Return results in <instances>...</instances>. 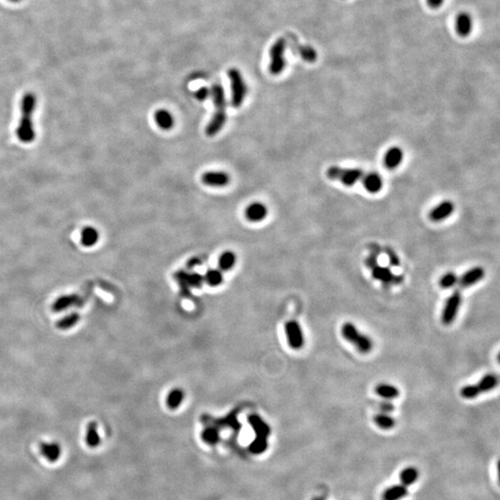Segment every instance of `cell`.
Returning a JSON list of instances; mask_svg holds the SVG:
<instances>
[{"mask_svg": "<svg viewBox=\"0 0 500 500\" xmlns=\"http://www.w3.org/2000/svg\"><path fill=\"white\" fill-rule=\"evenodd\" d=\"M269 210L267 206L263 202H253L245 207L244 217L250 222H261L265 220L268 216Z\"/></svg>", "mask_w": 500, "mask_h": 500, "instance_id": "cell-12", "label": "cell"}, {"mask_svg": "<svg viewBox=\"0 0 500 500\" xmlns=\"http://www.w3.org/2000/svg\"><path fill=\"white\" fill-rule=\"evenodd\" d=\"M409 494V488L402 483L394 484L386 488L382 494L383 500H401Z\"/></svg>", "mask_w": 500, "mask_h": 500, "instance_id": "cell-21", "label": "cell"}, {"mask_svg": "<svg viewBox=\"0 0 500 500\" xmlns=\"http://www.w3.org/2000/svg\"><path fill=\"white\" fill-rule=\"evenodd\" d=\"M40 453L49 462H56L61 456V446L57 442H43L39 445Z\"/></svg>", "mask_w": 500, "mask_h": 500, "instance_id": "cell-17", "label": "cell"}, {"mask_svg": "<svg viewBox=\"0 0 500 500\" xmlns=\"http://www.w3.org/2000/svg\"><path fill=\"white\" fill-rule=\"evenodd\" d=\"M268 447L267 438L257 436L255 440L250 444L249 451L253 454H262Z\"/></svg>", "mask_w": 500, "mask_h": 500, "instance_id": "cell-30", "label": "cell"}, {"mask_svg": "<svg viewBox=\"0 0 500 500\" xmlns=\"http://www.w3.org/2000/svg\"><path fill=\"white\" fill-rule=\"evenodd\" d=\"M183 399V391L179 390V389L172 390L170 393V395L168 396V399H167L168 406L171 409H176L177 407H179V405L182 403Z\"/></svg>", "mask_w": 500, "mask_h": 500, "instance_id": "cell-33", "label": "cell"}, {"mask_svg": "<svg viewBox=\"0 0 500 500\" xmlns=\"http://www.w3.org/2000/svg\"><path fill=\"white\" fill-rule=\"evenodd\" d=\"M8 1H10V2H12V3H19V2H21L22 0H8Z\"/></svg>", "mask_w": 500, "mask_h": 500, "instance_id": "cell-42", "label": "cell"}, {"mask_svg": "<svg viewBox=\"0 0 500 500\" xmlns=\"http://www.w3.org/2000/svg\"><path fill=\"white\" fill-rule=\"evenodd\" d=\"M249 422L252 428L254 429L257 436L265 437V438L268 437L269 434L271 433L270 427L268 426L267 423H265L264 421H263V419L261 417H259L258 415L250 416Z\"/></svg>", "mask_w": 500, "mask_h": 500, "instance_id": "cell-25", "label": "cell"}, {"mask_svg": "<svg viewBox=\"0 0 500 500\" xmlns=\"http://www.w3.org/2000/svg\"><path fill=\"white\" fill-rule=\"evenodd\" d=\"M205 280L209 286L217 287L222 283L223 276H222V274L220 270L212 269V270L207 271V274L205 275Z\"/></svg>", "mask_w": 500, "mask_h": 500, "instance_id": "cell-28", "label": "cell"}, {"mask_svg": "<svg viewBox=\"0 0 500 500\" xmlns=\"http://www.w3.org/2000/svg\"><path fill=\"white\" fill-rule=\"evenodd\" d=\"M78 321H79V315H77L76 313H73V314H70L66 317L63 318L61 322L58 324V326L61 329H69L77 324Z\"/></svg>", "mask_w": 500, "mask_h": 500, "instance_id": "cell-35", "label": "cell"}, {"mask_svg": "<svg viewBox=\"0 0 500 500\" xmlns=\"http://www.w3.org/2000/svg\"><path fill=\"white\" fill-rule=\"evenodd\" d=\"M363 186L371 194H377L384 185L383 178L376 172H371L367 175H363Z\"/></svg>", "mask_w": 500, "mask_h": 500, "instance_id": "cell-19", "label": "cell"}, {"mask_svg": "<svg viewBox=\"0 0 500 500\" xmlns=\"http://www.w3.org/2000/svg\"><path fill=\"white\" fill-rule=\"evenodd\" d=\"M313 500H324V497H316V498H314Z\"/></svg>", "mask_w": 500, "mask_h": 500, "instance_id": "cell-43", "label": "cell"}, {"mask_svg": "<svg viewBox=\"0 0 500 500\" xmlns=\"http://www.w3.org/2000/svg\"><path fill=\"white\" fill-rule=\"evenodd\" d=\"M202 183L209 187H225L231 182V176L228 172L222 171H208L201 176Z\"/></svg>", "mask_w": 500, "mask_h": 500, "instance_id": "cell-10", "label": "cell"}, {"mask_svg": "<svg viewBox=\"0 0 500 500\" xmlns=\"http://www.w3.org/2000/svg\"><path fill=\"white\" fill-rule=\"evenodd\" d=\"M236 263V256L232 251H224L220 256L219 266L220 270L229 271L233 268Z\"/></svg>", "mask_w": 500, "mask_h": 500, "instance_id": "cell-27", "label": "cell"}, {"mask_svg": "<svg viewBox=\"0 0 500 500\" xmlns=\"http://www.w3.org/2000/svg\"><path fill=\"white\" fill-rule=\"evenodd\" d=\"M228 76L231 83V92H232V107L237 109L242 106L244 98L247 94V86L244 82L242 74L237 69H231L228 72Z\"/></svg>", "mask_w": 500, "mask_h": 500, "instance_id": "cell-5", "label": "cell"}, {"mask_svg": "<svg viewBox=\"0 0 500 500\" xmlns=\"http://www.w3.org/2000/svg\"><path fill=\"white\" fill-rule=\"evenodd\" d=\"M379 410L380 412H383V413H389L390 414L391 412H393L396 407L395 405L392 403L391 400H385L384 399V401L379 403Z\"/></svg>", "mask_w": 500, "mask_h": 500, "instance_id": "cell-37", "label": "cell"}, {"mask_svg": "<svg viewBox=\"0 0 500 500\" xmlns=\"http://www.w3.org/2000/svg\"><path fill=\"white\" fill-rule=\"evenodd\" d=\"M445 0H427V4L433 10H437L443 6Z\"/></svg>", "mask_w": 500, "mask_h": 500, "instance_id": "cell-40", "label": "cell"}, {"mask_svg": "<svg viewBox=\"0 0 500 500\" xmlns=\"http://www.w3.org/2000/svg\"><path fill=\"white\" fill-rule=\"evenodd\" d=\"M378 264V256L371 253V255L365 260V265L367 268L372 269L375 265Z\"/></svg>", "mask_w": 500, "mask_h": 500, "instance_id": "cell-39", "label": "cell"}, {"mask_svg": "<svg viewBox=\"0 0 500 500\" xmlns=\"http://www.w3.org/2000/svg\"><path fill=\"white\" fill-rule=\"evenodd\" d=\"M374 392L378 397L385 400H393L400 396V391L397 386L386 383H380L374 388Z\"/></svg>", "mask_w": 500, "mask_h": 500, "instance_id": "cell-20", "label": "cell"}, {"mask_svg": "<svg viewBox=\"0 0 500 500\" xmlns=\"http://www.w3.org/2000/svg\"><path fill=\"white\" fill-rule=\"evenodd\" d=\"M326 175L330 180L339 181L346 186H353L355 183L363 177V171L360 169H350V168H341L338 166H332L328 168L326 171Z\"/></svg>", "mask_w": 500, "mask_h": 500, "instance_id": "cell-6", "label": "cell"}, {"mask_svg": "<svg viewBox=\"0 0 500 500\" xmlns=\"http://www.w3.org/2000/svg\"><path fill=\"white\" fill-rule=\"evenodd\" d=\"M37 96L32 92L25 94L22 99V116L16 132L19 140L22 143L30 144L36 139V130L32 118L37 108Z\"/></svg>", "mask_w": 500, "mask_h": 500, "instance_id": "cell-1", "label": "cell"}, {"mask_svg": "<svg viewBox=\"0 0 500 500\" xmlns=\"http://www.w3.org/2000/svg\"><path fill=\"white\" fill-rule=\"evenodd\" d=\"M99 239V233L98 230L91 226H87L83 229L81 235L82 244L86 247H91L98 243Z\"/></svg>", "mask_w": 500, "mask_h": 500, "instance_id": "cell-24", "label": "cell"}, {"mask_svg": "<svg viewBox=\"0 0 500 500\" xmlns=\"http://www.w3.org/2000/svg\"><path fill=\"white\" fill-rule=\"evenodd\" d=\"M154 120L158 127L163 131H170L174 127L175 119L171 112L166 109H159L154 114Z\"/></svg>", "mask_w": 500, "mask_h": 500, "instance_id": "cell-16", "label": "cell"}, {"mask_svg": "<svg viewBox=\"0 0 500 500\" xmlns=\"http://www.w3.org/2000/svg\"><path fill=\"white\" fill-rule=\"evenodd\" d=\"M499 383L498 376L494 373H487L483 375L480 381L476 384H473V386L475 388L476 393L478 396H480L482 393H487L490 391L494 390V388L497 387Z\"/></svg>", "mask_w": 500, "mask_h": 500, "instance_id": "cell-15", "label": "cell"}, {"mask_svg": "<svg viewBox=\"0 0 500 500\" xmlns=\"http://www.w3.org/2000/svg\"><path fill=\"white\" fill-rule=\"evenodd\" d=\"M287 341L291 348L299 350L304 347L305 337L300 324L296 321H290L286 324Z\"/></svg>", "mask_w": 500, "mask_h": 500, "instance_id": "cell-8", "label": "cell"}, {"mask_svg": "<svg viewBox=\"0 0 500 500\" xmlns=\"http://www.w3.org/2000/svg\"><path fill=\"white\" fill-rule=\"evenodd\" d=\"M420 477V472L417 468L413 466H409L405 469H403L399 473V480L400 483L406 485L409 487V485L414 484L415 482L418 481Z\"/></svg>", "mask_w": 500, "mask_h": 500, "instance_id": "cell-23", "label": "cell"}, {"mask_svg": "<svg viewBox=\"0 0 500 500\" xmlns=\"http://www.w3.org/2000/svg\"><path fill=\"white\" fill-rule=\"evenodd\" d=\"M370 250H371V253L372 254H375L379 256V254L381 253V248L377 244H372L370 245Z\"/></svg>", "mask_w": 500, "mask_h": 500, "instance_id": "cell-41", "label": "cell"}, {"mask_svg": "<svg viewBox=\"0 0 500 500\" xmlns=\"http://www.w3.org/2000/svg\"><path fill=\"white\" fill-rule=\"evenodd\" d=\"M403 157L404 154L400 147H391L384 155V164L385 168L388 170L397 169V167H399V165L401 164Z\"/></svg>", "mask_w": 500, "mask_h": 500, "instance_id": "cell-18", "label": "cell"}, {"mask_svg": "<svg viewBox=\"0 0 500 500\" xmlns=\"http://www.w3.org/2000/svg\"><path fill=\"white\" fill-rule=\"evenodd\" d=\"M385 253H386V255H387L388 259H389V263H390L391 266L398 267L400 265L399 257L397 256V253L394 250L392 249L391 247H386L385 248Z\"/></svg>", "mask_w": 500, "mask_h": 500, "instance_id": "cell-36", "label": "cell"}, {"mask_svg": "<svg viewBox=\"0 0 500 500\" xmlns=\"http://www.w3.org/2000/svg\"><path fill=\"white\" fill-rule=\"evenodd\" d=\"M76 300H77L76 296H64L56 301L54 310L58 311L65 310L75 304Z\"/></svg>", "mask_w": 500, "mask_h": 500, "instance_id": "cell-32", "label": "cell"}, {"mask_svg": "<svg viewBox=\"0 0 500 500\" xmlns=\"http://www.w3.org/2000/svg\"><path fill=\"white\" fill-rule=\"evenodd\" d=\"M455 26L456 32L459 37L463 38L469 37L473 29V20L471 15L465 12L458 13L456 18Z\"/></svg>", "mask_w": 500, "mask_h": 500, "instance_id": "cell-13", "label": "cell"}, {"mask_svg": "<svg viewBox=\"0 0 500 500\" xmlns=\"http://www.w3.org/2000/svg\"><path fill=\"white\" fill-rule=\"evenodd\" d=\"M341 335L348 343L353 344L360 353H370L373 348V342L371 337L360 333L357 326L350 322L342 325Z\"/></svg>", "mask_w": 500, "mask_h": 500, "instance_id": "cell-3", "label": "cell"}, {"mask_svg": "<svg viewBox=\"0 0 500 500\" xmlns=\"http://www.w3.org/2000/svg\"><path fill=\"white\" fill-rule=\"evenodd\" d=\"M86 442L89 447H98L101 443V438L98 431V425L95 421H92L87 426L86 430Z\"/></svg>", "mask_w": 500, "mask_h": 500, "instance_id": "cell-26", "label": "cell"}, {"mask_svg": "<svg viewBox=\"0 0 500 500\" xmlns=\"http://www.w3.org/2000/svg\"><path fill=\"white\" fill-rule=\"evenodd\" d=\"M210 97L213 100L215 111L206 127L207 136L212 137L220 133L227 121L226 98L223 87L220 84H215L210 89Z\"/></svg>", "mask_w": 500, "mask_h": 500, "instance_id": "cell-2", "label": "cell"}, {"mask_svg": "<svg viewBox=\"0 0 500 500\" xmlns=\"http://www.w3.org/2000/svg\"><path fill=\"white\" fill-rule=\"evenodd\" d=\"M208 97H210V89L206 86H202L195 93V98L199 101H205Z\"/></svg>", "mask_w": 500, "mask_h": 500, "instance_id": "cell-38", "label": "cell"}, {"mask_svg": "<svg viewBox=\"0 0 500 500\" xmlns=\"http://www.w3.org/2000/svg\"><path fill=\"white\" fill-rule=\"evenodd\" d=\"M287 42L284 38H279L273 44L270 49V65L269 71L273 75H279L284 72L287 66L286 61Z\"/></svg>", "mask_w": 500, "mask_h": 500, "instance_id": "cell-4", "label": "cell"}, {"mask_svg": "<svg viewBox=\"0 0 500 500\" xmlns=\"http://www.w3.org/2000/svg\"><path fill=\"white\" fill-rule=\"evenodd\" d=\"M462 304V294L460 290H455L445 300V306L441 314L442 324L450 325L454 323Z\"/></svg>", "mask_w": 500, "mask_h": 500, "instance_id": "cell-7", "label": "cell"}, {"mask_svg": "<svg viewBox=\"0 0 500 500\" xmlns=\"http://www.w3.org/2000/svg\"><path fill=\"white\" fill-rule=\"evenodd\" d=\"M372 421L376 426L384 431L393 429L397 423L394 417H392L389 413H383V412H379L377 414L374 415Z\"/></svg>", "mask_w": 500, "mask_h": 500, "instance_id": "cell-22", "label": "cell"}, {"mask_svg": "<svg viewBox=\"0 0 500 500\" xmlns=\"http://www.w3.org/2000/svg\"><path fill=\"white\" fill-rule=\"evenodd\" d=\"M484 275H485L484 269L481 266H476L474 268L470 269L469 271L464 273L460 277H458L457 286L460 289L473 287L484 278Z\"/></svg>", "mask_w": 500, "mask_h": 500, "instance_id": "cell-11", "label": "cell"}, {"mask_svg": "<svg viewBox=\"0 0 500 500\" xmlns=\"http://www.w3.org/2000/svg\"><path fill=\"white\" fill-rule=\"evenodd\" d=\"M372 270V276L373 279L380 281L384 286H396L403 282L402 275H394L389 267H383L379 264L375 265Z\"/></svg>", "mask_w": 500, "mask_h": 500, "instance_id": "cell-9", "label": "cell"}, {"mask_svg": "<svg viewBox=\"0 0 500 500\" xmlns=\"http://www.w3.org/2000/svg\"><path fill=\"white\" fill-rule=\"evenodd\" d=\"M457 281H458L457 275L453 272H449L440 278L439 287L443 289H449L457 286Z\"/></svg>", "mask_w": 500, "mask_h": 500, "instance_id": "cell-29", "label": "cell"}, {"mask_svg": "<svg viewBox=\"0 0 500 500\" xmlns=\"http://www.w3.org/2000/svg\"><path fill=\"white\" fill-rule=\"evenodd\" d=\"M299 55L302 59L308 62H314L317 59V53L311 47H299Z\"/></svg>", "mask_w": 500, "mask_h": 500, "instance_id": "cell-34", "label": "cell"}, {"mask_svg": "<svg viewBox=\"0 0 500 500\" xmlns=\"http://www.w3.org/2000/svg\"><path fill=\"white\" fill-rule=\"evenodd\" d=\"M202 439L208 445H215L220 440L219 432L214 428H207L202 433Z\"/></svg>", "mask_w": 500, "mask_h": 500, "instance_id": "cell-31", "label": "cell"}, {"mask_svg": "<svg viewBox=\"0 0 500 500\" xmlns=\"http://www.w3.org/2000/svg\"><path fill=\"white\" fill-rule=\"evenodd\" d=\"M454 209L455 206L451 201L442 202L430 211L429 218L435 222L442 221L450 217L454 212Z\"/></svg>", "mask_w": 500, "mask_h": 500, "instance_id": "cell-14", "label": "cell"}]
</instances>
